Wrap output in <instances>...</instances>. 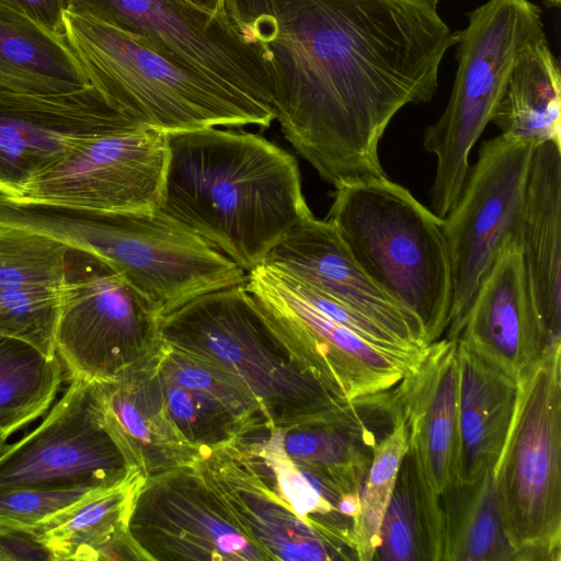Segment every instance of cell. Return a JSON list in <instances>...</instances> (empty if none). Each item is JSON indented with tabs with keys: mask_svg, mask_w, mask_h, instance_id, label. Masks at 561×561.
Instances as JSON below:
<instances>
[{
	"mask_svg": "<svg viewBox=\"0 0 561 561\" xmlns=\"http://www.w3.org/2000/svg\"><path fill=\"white\" fill-rule=\"evenodd\" d=\"M438 0H228L264 50L284 137L334 187L387 176L379 144L409 104L428 103L457 34Z\"/></svg>",
	"mask_w": 561,
	"mask_h": 561,
	"instance_id": "obj_1",
	"label": "cell"
},
{
	"mask_svg": "<svg viewBox=\"0 0 561 561\" xmlns=\"http://www.w3.org/2000/svg\"><path fill=\"white\" fill-rule=\"evenodd\" d=\"M159 210L244 272L312 215L296 158L242 129L169 133Z\"/></svg>",
	"mask_w": 561,
	"mask_h": 561,
	"instance_id": "obj_2",
	"label": "cell"
},
{
	"mask_svg": "<svg viewBox=\"0 0 561 561\" xmlns=\"http://www.w3.org/2000/svg\"><path fill=\"white\" fill-rule=\"evenodd\" d=\"M197 468L267 560H350L352 522L343 495L285 453L280 432L253 428L215 449Z\"/></svg>",
	"mask_w": 561,
	"mask_h": 561,
	"instance_id": "obj_3",
	"label": "cell"
},
{
	"mask_svg": "<svg viewBox=\"0 0 561 561\" xmlns=\"http://www.w3.org/2000/svg\"><path fill=\"white\" fill-rule=\"evenodd\" d=\"M160 333L163 344L240 380L274 427L301 423L348 402L324 387L306 350L263 313L244 284L192 298L162 317Z\"/></svg>",
	"mask_w": 561,
	"mask_h": 561,
	"instance_id": "obj_4",
	"label": "cell"
},
{
	"mask_svg": "<svg viewBox=\"0 0 561 561\" xmlns=\"http://www.w3.org/2000/svg\"><path fill=\"white\" fill-rule=\"evenodd\" d=\"M367 276L422 322L428 344L446 332L453 274L443 218L387 176L335 186L325 218Z\"/></svg>",
	"mask_w": 561,
	"mask_h": 561,
	"instance_id": "obj_5",
	"label": "cell"
},
{
	"mask_svg": "<svg viewBox=\"0 0 561 561\" xmlns=\"http://www.w3.org/2000/svg\"><path fill=\"white\" fill-rule=\"evenodd\" d=\"M65 36L91 84L140 123L165 134L207 127H270L273 112L169 59L138 36L65 12Z\"/></svg>",
	"mask_w": 561,
	"mask_h": 561,
	"instance_id": "obj_6",
	"label": "cell"
},
{
	"mask_svg": "<svg viewBox=\"0 0 561 561\" xmlns=\"http://www.w3.org/2000/svg\"><path fill=\"white\" fill-rule=\"evenodd\" d=\"M457 31V69L448 103L424 133L436 157L431 210L444 218L469 173V154L491 122L507 77L522 50L546 35L542 10L530 0H486L467 13Z\"/></svg>",
	"mask_w": 561,
	"mask_h": 561,
	"instance_id": "obj_7",
	"label": "cell"
},
{
	"mask_svg": "<svg viewBox=\"0 0 561 561\" xmlns=\"http://www.w3.org/2000/svg\"><path fill=\"white\" fill-rule=\"evenodd\" d=\"M493 478L515 561H560L561 343L517 376Z\"/></svg>",
	"mask_w": 561,
	"mask_h": 561,
	"instance_id": "obj_8",
	"label": "cell"
},
{
	"mask_svg": "<svg viewBox=\"0 0 561 561\" xmlns=\"http://www.w3.org/2000/svg\"><path fill=\"white\" fill-rule=\"evenodd\" d=\"M81 250L102 259L162 316L211 290L245 284L247 272L195 232L153 211H85Z\"/></svg>",
	"mask_w": 561,
	"mask_h": 561,
	"instance_id": "obj_9",
	"label": "cell"
},
{
	"mask_svg": "<svg viewBox=\"0 0 561 561\" xmlns=\"http://www.w3.org/2000/svg\"><path fill=\"white\" fill-rule=\"evenodd\" d=\"M67 11L138 36L169 59L273 112L271 64L229 11L211 15L182 0H68Z\"/></svg>",
	"mask_w": 561,
	"mask_h": 561,
	"instance_id": "obj_10",
	"label": "cell"
},
{
	"mask_svg": "<svg viewBox=\"0 0 561 561\" xmlns=\"http://www.w3.org/2000/svg\"><path fill=\"white\" fill-rule=\"evenodd\" d=\"M537 144L500 134L482 142L459 199L443 218L453 299L446 339L457 340L473 297L508 236H517Z\"/></svg>",
	"mask_w": 561,
	"mask_h": 561,
	"instance_id": "obj_11",
	"label": "cell"
},
{
	"mask_svg": "<svg viewBox=\"0 0 561 561\" xmlns=\"http://www.w3.org/2000/svg\"><path fill=\"white\" fill-rule=\"evenodd\" d=\"M161 312L110 264L87 263L83 277L65 285L56 354L72 379H113L162 348Z\"/></svg>",
	"mask_w": 561,
	"mask_h": 561,
	"instance_id": "obj_12",
	"label": "cell"
},
{
	"mask_svg": "<svg viewBox=\"0 0 561 561\" xmlns=\"http://www.w3.org/2000/svg\"><path fill=\"white\" fill-rule=\"evenodd\" d=\"M136 472L139 469L104 425L90 382L82 379H72L44 420L0 451V490H100Z\"/></svg>",
	"mask_w": 561,
	"mask_h": 561,
	"instance_id": "obj_13",
	"label": "cell"
},
{
	"mask_svg": "<svg viewBox=\"0 0 561 561\" xmlns=\"http://www.w3.org/2000/svg\"><path fill=\"white\" fill-rule=\"evenodd\" d=\"M244 286L264 314L306 350L324 387L344 401L392 388L431 345L391 350L371 344L316 308L289 273L264 262L247 273Z\"/></svg>",
	"mask_w": 561,
	"mask_h": 561,
	"instance_id": "obj_14",
	"label": "cell"
},
{
	"mask_svg": "<svg viewBox=\"0 0 561 561\" xmlns=\"http://www.w3.org/2000/svg\"><path fill=\"white\" fill-rule=\"evenodd\" d=\"M127 531L141 560H267L197 466L146 479Z\"/></svg>",
	"mask_w": 561,
	"mask_h": 561,
	"instance_id": "obj_15",
	"label": "cell"
},
{
	"mask_svg": "<svg viewBox=\"0 0 561 561\" xmlns=\"http://www.w3.org/2000/svg\"><path fill=\"white\" fill-rule=\"evenodd\" d=\"M263 262L311 285L403 343L430 345L421 320L367 276L327 219L311 215L297 224L270 250Z\"/></svg>",
	"mask_w": 561,
	"mask_h": 561,
	"instance_id": "obj_16",
	"label": "cell"
},
{
	"mask_svg": "<svg viewBox=\"0 0 561 561\" xmlns=\"http://www.w3.org/2000/svg\"><path fill=\"white\" fill-rule=\"evenodd\" d=\"M153 365L172 422L204 458L253 428L272 425L252 392L219 366L165 344Z\"/></svg>",
	"mask_w": 561,
	"mask_h": 561,
	"instance_id": "obj_17",
	"label": "cell"
},
{
	"mask_svg": "<svg viewBox=\"0 0 561 561\" xmlns=\"http://www.w3.org/2000/svg\"><path fill=\"white\" fill-rule=\"evenodd\" d=\"M457 340L514 380L548 347L517 236H508L503 242L480 283Z\"/></svg>",
	"mask_w": 561,
	"mask_h": 561,
	"instance_id": "obj_18",
	"label": "cell"
},
{
	"mask_svg": "<svg viewBox=\"0 0 561 561\" xmlns=\"http://www.w3.org/2000/svg\"><path fill=\"white\" fill-rule=\"evenodd\" d=\"M411 449L440 496L455 482L458 451L457 340L432 343L420 365L390 388Z\"/></svg>",
	"mask_w": 561,
	"mask_h": 561,
	"instance_id": "obj_19",
	"label": "cell"
},
{
	"mask_svg": "<svg viewBox=\"0 0 561 561\" xmlns=\"http://www.w3.org/2000/svg\"><path fill=\"white\" fill-rule=\"evenodd\" d=\"M154 357L113 379L89 381L104 425L145 479L196 467L204 458L170 417Z\"/></svg>",
	"mask_w": 561,
	"mask_h": 561,
	"instance_id": "obj_20",
	"label": "cell"
},
{
	"mask_svg": "<svg viewBox=\"0 0 561 561\" xmlns=\"http://www.w3.org/2000/svg\"><path fill=\"white\" fill-rule=\"evenodd\" d=\"M547 346L561 343V145L536 146L517 234Z\"/></svg>",
	"mask_w": 561,
	"mask_h": 561,
	"instance_id": "obj_21",
	"label": "cell"
},
{
	"mask_svg": "<svg viewBox=\"0 0 561 561\" xmlns=\"http://www.w3.org/2000/svg\"><path fill=\"white\" fill-rule=\"evenodd\" d=\"M459 367L458 451L454 483H470L493 469L514 408L516 380L457 340Z\"/></svg>",
	"mask_w": 561,
	"mask_h": 561,
	"instance_id": "obj_22",
	"label": "cell"
},
{
	"mask_svg": "<svg viewBox=\"0 0 561 561\" xmlns=\"http://www.w3.org/2000/svg\"><path fill=\"white\" fill-rule=\"evenodd\" d=\"M145 477L136 472L124 482L94 490L34 529L37 539L61 560H141L127 520Z\"/></svg>",
	"mask_w": 561,
	"mask_h": 561,
	"instance_id": "obj_23",
	"label": "cell"
},
{
	"mask_svg": "<svg viewBox=\"0 0 561 561\" xmlns=\"http://www.w3.org/2000/svg\"><path fill=\"white\" fill-rule=\"evenodd\" d=\"M90 84L66 36L0 0V92L55 94Z\"/></svg>",
	"mask_w": 561,
	"mask_h": 561,
	"instance_id": "obj_24",
	"label": "cell"
},
{
	"mask_svg": "<svg viewBox=\"0 0 561 561\" xmlns=\"http://www.w3.org/2000/svg\"><path fill=\"white\" fill-rule=\"evenodd\" d=\"M491 123L501 134L561 145V75L546 35L517 57Z\"/></svg>",
	"mask_w": 561,
	"mask_h": 561,
	"instance_id": "obj_25",
	"label": "cell"
},
{
	"mask_svg": "<svg viewBox=\"0 0 561 561\" xmlns=\"http://www.w3.org/2000/svg\"><path fill=\"white\" fill-rule=\"evenodd\" d=\"M444 523L440 496L432 489L408 448L386 510L374 559L443 561Z\"/></svg>",
	"mask_w": 561,
	"mask_h": 561,
	"instance_id": "obj_26",
	"label": "cell"
},
{
	"mask_svg": "<svg viewBox=\"0 0 561 561\" xmlns=\"http://www.w3.org/2000/svg\"><path fill=\"white\" fill-rule=\"evenodd\" d=\"M443 561H515L495 490L493 469L470 483H454L440 495Z\"/></svg>",
	"mask_w": 561,
	"mask_h": 561,
	"instance_id": "obj_27",
	"label": "cell"
},
{
	"mask_svg": "<svg viewBox=\"0 0 561 561\" xmlns=\"http://www.w3.org/2000/svg\"><path fill=\"white\" fill-rule=\"evenodd\" d=\"M61 362L24 341L0 334V436L8 438L44 415L62 383Z\"/></svg>",
	"mask_w": 561,
	"mask_h": 561,
	"instance_id": "obj_28",
	"label": "cell"
},
{
	"mask_svg": "<svg viewBox=\"0 0 561 561\" xmlns=\"http://www.w3.org/2000/svg\"><path fill=\"white\" fill-rule=\"evenodd\" d=\"M408 448L409 434L402 417L374 447L371 463L360 490L359 513L351 530L357 560L374 559L380 526Z\"/></svg>",
	"mask_w": 561,
	"mask_h": 561,
	"instance_id": "obj_29",
	"label": "cell"
},
{
	"mask_svg": "<svg viewBox=\"0 0 561 561\" xmlns=\"http://www.w3.org/2000/svg\"><path fill=\"white\" fill-rule=\"evenodd\" d=\"M65 285L0 288V334L30 343L46 356L56 357V331Z\"/></svg>",
	"mask_w": 561,
	"mask_h": 561,
	"instance_id": "obj_30",
	"label": "cell"
},
{
	"mask_svg": "<svg viewBox=\"0 0 561 561\" xmlns=\"http://www.w3.org/2000/svg\"><path fill=\"white\" fill-rule=\"evenodd\" d=\"M0 242V288L60 287L61 250L50 239Z\"/></svg>",
	"mask_w": 561,
	"mask_h": 561,
	"instance_id": "obj_31",
	"label": "cell"
},
{
	"mask_svg": "<svg viewBox=\"0 0 561 561\" xmlns=\"http://www.w3.org/2000/svg\"><path fill=\"white\" fill-rule=\"evenodd\" d=\"M94 490L85 488H19L0 490V525L34 530L37 525Z\"/></svg>",
	"mask_w": 561,
	"mask_h": 561,
	"instance_id": "obj_32",
	"label": "cell"
},
{
	"mask_svg": "<svg viewBox=\"0 0 561 561\" xmlns=\"http://www.w3.org/2000/svg\"><path fill=\"white\" fill-rule=\"evenodd\" d=\"M11 560L54 561V558L34 530L0 525V561Z\"/></svg>",
	"mask_w": 561,
	"mask_h": 561,
	"instance_id": "obj_33",
	"label": "cell"
},
{
	"mask_svg": "<svg viewBox=\"0 0 561 561\" xmlns=\"http://www.w3.org/2000/svg\"><path fill=\"white\" fill-rule=\"evenodd\" d=\"M47 32L65 36L64 15L68 0H3Z\"/></svg>",
	"mask_w": 561,
	"mask_h": 561,
	"instance_id": "obj_34",
	"label": "cell"
},
{
	"mask_svg": "<svg viewBox=\"0 0 561 561\" xmlns=\"http://www.w3.org/2000/svg\"><path fill=\"white\" fill-rule=\"evenodd\" d=\"M183 2L211 15H219L228 11V0H182Z\"/></svg>",
	"mask_w": 561,
	"mask_h": 561,
	"instance_id": "obj_35",
	"label": "cell"
},
{
	"mask_svg": "<svg viewBox=\"0 0 561 561\" xmlns=\"http://www.w3.org/2000/svg\"><path fill=\"white\" fill-rule=\"evenodd\" d=\"M550 7H559L561 0H543Z\"/></svg>",
	"mask_w": 561,
	"mask_h": 561,
	"instance_id": "obj_36",
	"label": "cell"
},
{
	"mask_svg": "<svg viewBox=\"0 0 561 561\" xmlns=\"http://www.w3.org/2000/svg\"><path fill=\"white\" fill-rule=\"evenodd\" d=\"M5 440H7V438H4V437L0 436V451H1V450H2V448L7 445V444H5Z\"/></svg>",
	"mask_w": 561,
	"mask_h": 561,
	"instance_id": "obj_37",
	"label": "cell"
}]
</instances>
